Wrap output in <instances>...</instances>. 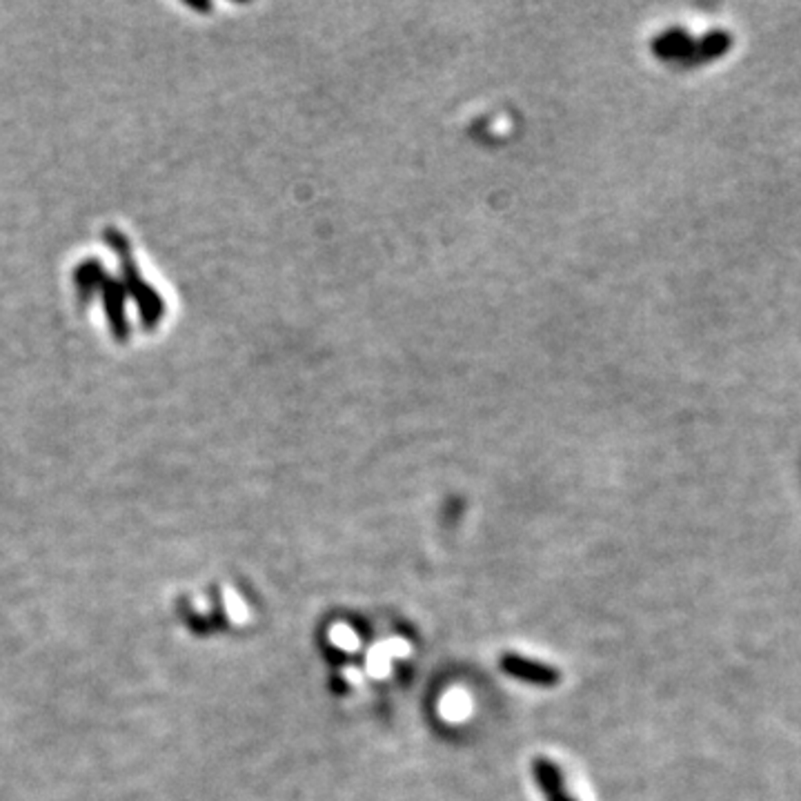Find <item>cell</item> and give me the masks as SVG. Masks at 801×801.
Masks as SVG:
<instances>
[{"label":"cell","instance_id":"obj_1","mask_svg":"<svg viewBox=\"0 0 801 801\" xmlns=\"http://www.w3.org/2000/svg\"><path fill=\"white\" fill-rule=\"evenodd\" d=\"M499 668L512 679L527 686H536V688H552L561 681V673L555 666L541 664V661L516 653H506L501 656Z\"/></svg>","mask_w":801,"mask_h":801},{"label":"cell","instance_id":"obj_2","mask_svg":"<svg viewBox=\"0 0 801 801\" xmlns=\"http://www.w3.org/2000/svg\"><path fill=\"white\" fill-rule=\"evenodd\" d=\"M532 775H535L536 786H539L546 801H576L566 788L564 773L552 759L539 757L532 761Z\"/></svg>","mask_w":801,"mask_h":801}]
</instances>
